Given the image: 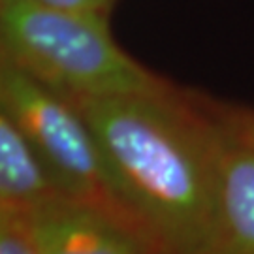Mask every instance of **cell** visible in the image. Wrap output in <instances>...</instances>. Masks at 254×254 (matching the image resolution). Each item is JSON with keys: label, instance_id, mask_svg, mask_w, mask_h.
Returning <instances> with one entry per match:
<instances>
[{"label": "cell", "instance_id": "cell-1", "mask_svg": "<svg viewBox=\"0 0 254 254\" xmlns=\"http://www.w3.org/2000/svg\"><path fill=\"white\" fill-rule=\"evenodd\" d=\"M77 108L147 236L166 254H209L218 218L217 106L158 91L66 96Z\"/></svg>", "mask_w": 254, "mask_h": 254}, {"label": "cell", "instance_id": "cell-2", "mask_svg": "<svg viewBox=\"0 0 254 254\" xmlns=\"http://www.w3.org/2000/svg\"><path fill=\"white\" fill-rule=\"evenodd\" d=\"M0 53L70 98L158 91L170 85L119 46L108 17L38 0H0Z\"/></svg>", "mask_w": 254, "mask_h": 254}, {"label": "cell", "instance_id": "cell-3", "mask_svg": "<svg viewBox=\"0 0 254 254\" xmlns=\"http://www.w3.org/2000/svg\"><path fill=\"white\" fill-rule=\"evenodd\" d=\"M0 102L57 190L100 209L153 243L128 205L89 125L72 102L2 53Z\"/></svg>", "mask_w": 254, "mask_h": 254}, {"label": "cell", "instance_id": "cell-4", "mask_svg": "<svg viewBox=\"0 0 254 254\" xmlns=\"http://www.w3.org/2000/svg\"><path fill=\"white\" fill-rule=\"evenodd\" d=\"M25 218L38 254H147L156 249L100 209L66 196L25 209Z\"/></svg>", "mask_w": 254, "mask_h": 254}, {"label": "cell", "instance_id": "cell-5", "mask_svg": "<svg viewBox=\"0 0 254 254\" xmlns=\"http://www.w3.org/2000/svg\"><path fill=\"white\" fill-rule=\"evenodd\" d=\"M220 119L218 218L209 254H254V143Z\"/></svg>", "mask_w": 254, "mask_h": 254}, {"label": "cell", "instance_id": "cell-6", "mask_svg": "<svg viewBox=\"0 0 254 254\" xmlns=\"http://www.w3.org/2000/svg\"><path fill=\"white\" fill-rule=\"evenodd\" d=\"M53 196L63 194L49 181L0 102V207L30 209Z\"/></svg>", "mask_w": 254, "mask_h": 254}, {"label": "cell", "instance_id": "cell-7", "mask_svg": "<svg viewBox=\"0 0 254 254\" xmlns=\"http://www.w3.org/2000/svg\"><path fill=\"white\" fill-rule=\"evenodd\" d=\"M0 254H38L25 209L0 207Z\"/></svg>", "mask_w": 254, "mask_h": 254}, {"label": "cell", "instance_id": "cell-8", "mask_svg": "<svg viewBox=\"0 0 254 254\" xmlns=\"http://www.w3.org/2000/svg\"><path fill=\"white\" fill-rule=\"evenodd\" d=\"M38 2L57 6V8L92 13V15H100V17H109V13H111L117 0H38Z\"/></svg>", "mask_w": 254, "mask_h": 254}, {"label": "cell", "instance_id": "cell-9", "mask_svg": "<svg viewBox=\"0 0 254 254\" xmlns=\"http://www.w3.org/2000/svg\"><path fill=\"white\" fill-rule=\"evenodd\" d=\"M222 115L232 125V128L241 136L254 143V111L247 108H226L220 106Z\"/></svg>", "mask_w": 254, "mask_h": 254}, {"label": "cell", "instance_id": "cell-10", "mask_svg": "<svg viewBox=\"0 0 254 254\" xmlns=\"http://www.w3.org/2000/svg\"><path fill=\"white\" fill-rule=\"evenodd\" d=\"M147 254H166V253H162V251H158V249H154V251H149Z\"/></svg>", "mask_w": 254, "mask_h": 254}]
</instances>
